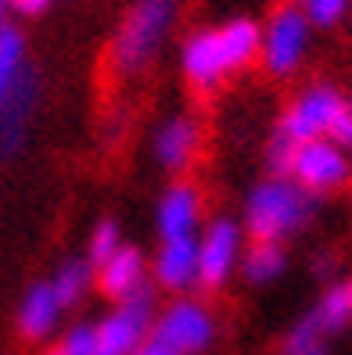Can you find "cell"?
<instances>
[{
  "label": "cell",
  "mask_w": 352,
  "mask_h": 355,
  "mask_svg": "<svg viewBox=\"0 0 352 355\" xmlns=\"http://www.w3.org/2000/svg\"><path fill=\"white\" fill-rule=\"evenodd\" d=\"M287 176L313 198H330V194H342L352 183V158L327 137L305 140V144H295Z\"/></svg>",
  "instance_id": "obj_6"
},
{
  "label": "cell",
  "mask_w": 352,
  "mask_h": 355,
  "mask_svg": "<svg viewBox=\"0 0 352 355\" xmlns=\"http://www.w3.org/2000/svg\"><path fill=\"white\" fill-rule=\"evenodd\" d=\"M342 104H345V97L335 83H309L284 108V115L277 122V133H284L292 144L320 140V137H327L330 122L342 112Z\"/></svg>",
  "instance_id": "obj_8"
},
{
  "label": "cell",
  "mask_w": 352,
  "mask_h": 355,
  "mask_svg": "<svg viewBox=\"0 0 352 355\" xmlns=\"http://www.w3.org/2000/svg\"><path fill=\"white\" fill-rule=\"evenodd\" d=\"M61 316H65V309H61L51 280H33L22 291L18 309H15V334H18V341H26V345L51 341L58 334V327H61Z\"/></svg>",
  "instance_id": "obj_11"
},
{
  "label": "cell",
  "mask_w": 352,
  "mask_h": 355,
  "mask_svg": "<svg viewBox=\"0 0 352 355\" xmlns=\"http://www.w3.org/2000/svg\"><path fill=\"white\" fill-rule=\"evenodd\" d=\"M180 18V0H133V8L112 36L108 61L115 76H140L155 61Z\"/></svg>",
  "instance_id": "obj_2"
},
{
  "label": "cell",
  "mask_w": 352,
  "mask_h": 355,
  "mask_svg": "<svg viewBox=\"0 0 352 355\" xmlns=\"http://www.w3.org/2000/svg\"><path fill=\"white\" fill-rule=\"evenodd\" d=\"M287 4H302V0H287Z\"/></svg>",
  "instance_id": "obj_31"
},
{
  "label": "cell",
  "mask_w": 352,
  "mask_h": 355,
  "mask_svg": "<svg viewBox=\"0 0 352 355\" xmlns=\"http://www.w3.org/2000/svg\"><path fill=\"white\" fill-rule=\"evenodd\" d=\"M158 312V291L151 280L137 287L130 298L112 302V309L94 323V355H133L137 345L151 334Z\"/></svg>",
  "instance_id": "obj_3"
},
{
  "label": "cell",
  "mask_w": 352,
  "mask_h": 355,
  "mask_svg": "<svg viewBox=\"0 0 352 355\" xmlns=\"http://www.w3.org/2000/svg\"><path fill=\"white\" fill-rule=\"evenodd\" d=\"M299 8L305 11V18H309V26H313V29H335L342 18L349 15L352 0H302Z\"/></svg>",
  "instance_id": "obj_23"
},
{
  "label": "cell",
  "mask_w": 352,
  "mask_h": 355,
  "mask_svg": "<svg viewBox=\"0 0 352 355\" xmlns=\"http://www.w3.org/2000/svg\"><path fill=\"white\" fill-rule=\"evenodd\" d=\"M244 252V226L231 216H216L198 237V287L223 291L237 273Z\"/></svg>",
  "instance_id": "obj_7"
},
{
  "label": "cell",
  "mask_w": 352,
  "mask_h": 355,
  "mask_svg": "<svg viewBox=\"0 0 352 355\" xmlns=\"http://www.w3.org/2000/svg\"><path fill=\"white\" fill-rule=\"evenodd\" d=\"M327 140H335L342 151H352V101L342 104V112L335 115V122L327 130Z\"/></svg>",
  "instance_id": "obj_26"
},
{
  "label": "cell",
  "mask_w": 352,
  "mask_h": 355,
  "mask_svg": "<svg viewBox=\"0 0 352 355\" xmlns=\"http://www.w3.org/2000/svg\"><path fill=\"white\" fill-rule=\"evenodd\" d=\"M51 287H54L61 309H76L83 298L90 295V287H94V266L87 259H65L54 269Z\"/></svg>",
  "instance_id": "obj_19"
},
{
  "label": "cell",
  "mask_w": 352,
  "mask_h": 355,
  "mask_svg": "<svg viewBox=\"0 0 352 355\" xmlns=\"http://www.w3.org/2000/svg\"><path fill=\"white\" fill-rule=\"evenodd\" d=\"M309 316H313V323L327 334V338L349 330L352 327V277L330 280L324 287V295L317 298V305L309 309Z\"/></svg>",
  "instance_id": "obj_18"
},
{
  "label": "cell",
  "mask_w": 352,
  "mask_h": 355,
  "mask_svg": "<svg viewBox=\"0 0 352 355\" xmlns=\"http://www.w3.org/2000/svg\"><path fill=\"white\" fill-rule=\"evenodd\" d=\"M287 248L277 244V241H252L241 252V262H237V273L248 287H270L277 284L284 273H287Z\"/></svg>",
  "instance_id": "obj_17"
},
{
  "label": "cell",
  "mask_w": 352,
  "mask_h": 355,
  "mask_svg": "<svg viewBox=\"0 0 352 355\" xmlns=\"http://www.w3.org/2000/svg\"><path fill=\"white\" fill-rule=\"evenodd\" d=\"M216 40H219V54H223V65H226V76H234L248 65L259 61V44H262V26L248 15H237L231 22H223L216 29Z\"/></svg>",
  "instance_id": "obj_16"
},
{
  "label": "cell",
  "mask_w": 352,
  "mask_h": 355,
  "mask_svg": "<svg viewBox=\"0 0 352 355\" xmlns=\"http://www.w3.org/2000/svg\"><path fill=\"white\" fill-rule=\"evenodd\" d=\"M133 355H180V352H173L165 341H158L155 334H148V338H144V341L137 345V352H133Z\"/></svg>",
  "instance_id": "obj_29"
},
{
  "label": "cell",
  "mask_w": 352,
  "mask_h": 355,
  "mask_svg": "<svg viewBox=\"0 0 352 355\" xmlns=\"http://www.w3.org/2000/svg\"><path fill=\"white\" fill-rule=\"evenodd\" d=\"M22 72H26V33L8 22L0 26V101L11 94Z\"/></svg>",
  "instance_id": "obj_20"
},
{
  "label": "cell",
  "mask_w": 352,
  "mask_h": 355,
  "mask_svg": "<svg viewBox=\"0 0 352 355\" xmlns=\"http://www.w3.org/2000/svg\"><path fill=\"white\" fill-rule=\"evenodd\" d=\"M180 72L194 90H216L226 79V65H223V54H219L216 29H201V33H191L187 40H183Z\"/></svg>",
  "instance_id": "obj_15"
},
{
  "label": "cell",
  "mask_w": 352,
  "mask_h": 355,
  "mask_svg": "<svg viewBox=\"0 0 352 355\" xmlns=\"http://www.w3.org/2000/svg\"><path fill=\"white\" fill-rule=\"evenodd\" d=\"M335 269H338V259L335 255H327V252H320V255H313V277H320V280H335Z\"/></svg>",
  "instance_id": "obj_28"
},
{
  "label": "cell",
  "mask_w": 352,
  "mask_h": 355,
  "mask_svg": "<svg viewBox=\"0 0 352 355\" xmlns=\"http://www.w3.org/2000/svg\"><path fill=\"white\" fill-rule=\"evenodd\" d=\"M148 280L165 295H191L198 287V237L162 241L155 259L148 262Z\"/></svg>",
  "instance_id": "obj_10"
},
{
  "label": "cell",
  "mask_w": 352,
  "mask_h": 355,
  "mask_svg": "<svg viewBox=\"0 0 352 355\" xmlns=\"http://www.w3.org/2000/svg\"><path fill=\"white\" fill-rule=\"evenodd\" d=\"M51 355H94V323H72L58 338Z\"/></svg>",
  "instance_id": "obj_24"
},
{
  "label": "cell",
  "mask_w": 352,
  "mask_h": 355,
  "mask_svg": "<svg viewBox=\"0 0 352 355\" xmlns=\"http://www.w3.org/2000/svg\"><path fill=\"white\" fill-rule=\"evenodd\" d=\"M151 334L180 355H205L219 341V320L209 302L176 295L169 305H162L155 312Z\"/></svg>",
  "instance_id": "obj_4"
},
{
  "label": "cell",
  "mask_w": 352,
  "mask_h": 355,
  "mask_svg": "<svg viewBox=\"0 0 352 355\" xmlns=\"http://www.w3.org/2000/svg\"><path fill=\"white\" fill-rule=\"evenodd\" d=\"M313 44V26L299 4H280L262 26V44H259V65L266 76L287 79L302 69V61Z\"/></svg>",
  "instance_id": "obj_5"
},
{
  "label": "cell",
  "mask_w": 352,
  "mask_h": 355,
  "mask_svg": "<svg viewBox=\"0 0 352 355\" xmlns=\"http://www.w3.org/2000/svg\"><path fill=\"white\" fill-rule=\"evenodd\" d=\"M201 226V194L187 180H176L162 191L155 205V230L162 241H180V237H198Z\"/></svg>",
  "instance_id": "obj_12"
},
{
  "label": "cell",
  "mask_w": 352,
  "mask_h": 355,
  "mask_svg": "<svg viewBox=\"0 0 352 355\" xmlns=\"http://www.w3.org/2000/svg\"><path fill=\"white\" fill-rule=\"evenodd\" d=\"M36 108H40V72L26 65L11 94L0 101V162H15L22 155L26 140L33 133Z\"/></svg>",
  "instance_id": "obj_9"
},
{
  "label": "cell",
  "mask_w": 352,
  "mask_h": 355,
  "mask_svg": "<svg viewBox=\"0 0 352 355\" xmlns=\"http://www.w3.org/2000/svg\"><path fill=\"white\" fill-rule=\"evenodd\" d=\"M201 148V126L194 115H169L158 122L151 137V158L165 173H183L198 158Z\"/></svg>",
  "instance_id": "obj_13"
},
{
  "label": "cell",
  "mask_w": 352,
  "mask_h": 355,
  "mask_svg": "<svg viewBox=\"0 0 352 355\" xmlns=\"http://www.w3.org/2000/svg\"><path fill=\"white\" fill-rule=\"evenodd\" d=\"M51 4L54 0H11V11L22 15V18H36V15H44Z\"/></svg>",
  "instance_id": "obj_27"
},
{
  "label": "cell",
  "mask_w": 352,
  "mask_h": 355,
  "mask_svg": "<svg viewBox=\"0 0 352 355\" xmlns=\"http://www.w3.org/2000/svg\"><path fill=\"white\" fill-rule=\"evenodd\" d=\"M122 244V230L115 219H101L94 230H90V241H87V262L90 266H101L105 259L115 255V248Z\"/></svg>",
  "instance_id": "obj_22"
},
{
  "label": "cell",
  "mask_w": 352,
  "mask_h": 355,
  "mask_svg": "<svg viewBox=\"0 0 352 355\" xmlns=\"http://www.w3.org/2000/svg\"><path fill=\"white\" fill-rule=\"evenodd\" d=\"M47 355H51V352H47Z\"/></svg>",
  "instance_id": "obj_32"
},
{
  "label": "cell",
  "mask_w": 352,
  "mask_h": 355,
  "mask_svg": "<svg viewBox=\"0 0 352 355\" xmlns=\"http://www.w3.org/2000/svg\"><path fill=\"white\" fill-rule=\"evenodd\" d=\"M8 15H11V0H0V26H8Z\"/></svg>",
  "instance_id": "obj_30"
},
{
  "label": "cell",
  "mask_w": 352,
  "mask_h": 355,
  "mask_svg": "<svg viewBox=\"0 0 352 355\" xmlns=\"http://www.w3.org/2000/svg\"><path fill=\"white\" fill-rule=\"evenodd\" d=\"M292 155H295V144L287 140L284 133L274 130L270 144H266V169H270V176H287V169H292Z\"/></svg>",
  "instance_id": "obj_25"
},
{
  "label": "cell",
  "mask_w": 352,
  "mask_h": 355,
  "mask_svg": "<svg viewBox=\"0 0 352 355\" xmlns=\"http://www.w3.org/2000/svg\"><path fill=\"white\" fill-rule=\"evenodd\" d=\"M277 355H330V338L313 323V316H299L292 327L284 330Z\"/></svg>",
  "instance_id": "obj_21"
},
{
  "label": "cell",
  "mask_w": 352,
  "mask_h": 355,
  "mask_svg": "<svg viewBox=\"0 0 352 355\" xmlns=\"http://www.w3.org/2000/svg\"><path fill=\"white\" fill-rule=\"evenodd\" d=\"M144 284H148V262H144V252L133 248V244H119L112 259L94 266V287L108 302L130 298L133 291L144 287Z\"/></svg>",
  "instance_id": "obj_14"
},
{
  "label": "cell",
  "mask_w": 352,
  "mask_h": 355,
  "mask_svg": "<svg viewBox=\"0 0 352 355\" xmlns=\"http://www.w3.org/2000/svg\"><path fill=\"white\" fill-rule=\"evenodd\" d=\"M320 198L292 180V176H266L244 198V234L252 241H292L317 219Z\"/></svg>",
  "instance_id": "obj_1"
}]
</instances>
